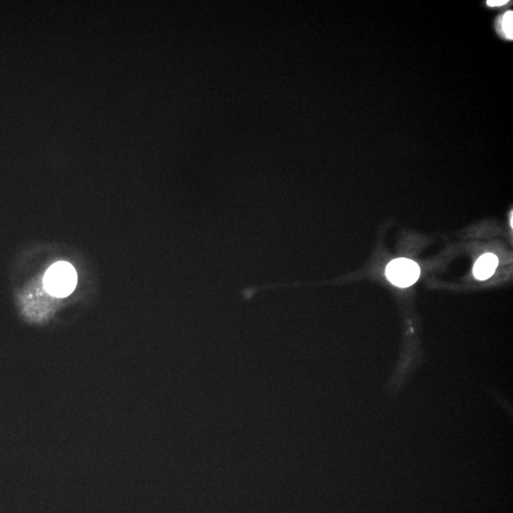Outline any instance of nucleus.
Wrapping results in <instances>:
<instances>
[{
	"label": "nucleus",
	"instance_id": "nucleus-2",
	"mask_svg": "<svg viewBox=\"0 0 513 513\" xmlns=\"http://www.w3.org/2000/svg\"><path fill=\"white\" fill-rule=\"evenodd\" d=\"M386 276L396 286L405 288L418 282L420 276V269L415 262L400 258L394 260L387 265Z\"/></svg>",
	"mask_w": 513,
	"mask_h": 513
},
{
	"label": "nucleus",
	"instance_id": "nucleus-5",
	"mask_svg": "<svg viewBox=\"0 0 513 513\" xmlns=\"http://www.w3.org/2000/svg\"><path fill=\"white\" fill-rule=\"evenodd\" d=\"M508 3H509L508 0H489V1H487V5L490 7H501Z\"/></svg>",
	"mask_w": 513,
	"mask_h": 513
},
{
	"label": "nucleus",
	"instance_id": "nucleus-3",
	"mask_svg": "<svg viewBox=\"0 0 513 513\" xmlns=\"http://www.w3.org/2000/svg\"><path fill=\"white\" fill-rule=\"evenodd\" d=\"M498 264H499L498 258L492 253H488L477 260V264L473 267V274L477 280L485 281L494 274Z\"/></svg>",
	"mask_w": 513,
	"mask_h": 513
},
{
	"label": "nucleus",
	"instance_id": "nucleus-4",
	"mask_svg": "<svg viewBox=\"0 0 513 513\" xmlns=\"http://www.w3.org/2000/svg\"><path fill=\"white\" fill-rule=\"evenodd\" d=\"M498 27L500 29V33L503 36H505L507 39L513 38V12L509 11L503 14L501 19H500L499 24Z\"/></svg>",
	"mask_w": 513,
	"mask_h": 513
},
{
	"label": "nucleus",
	"instance_id": "nucleus-1",
	"mask_svg": "<svg viewBox=\"0 0 513 513\" xmlns=\"http://www.w3.org/2000/svg\"><path fill=\"white\" fill-rule=\"evenodd\" d=\"M44 286L49 294L57 297L69 296L78 284V274L71 264L65 262L52 265L44 276Z\"/></svg>",
	"mask_w": 513,
	"mask_h": 513
}]
</instances>
